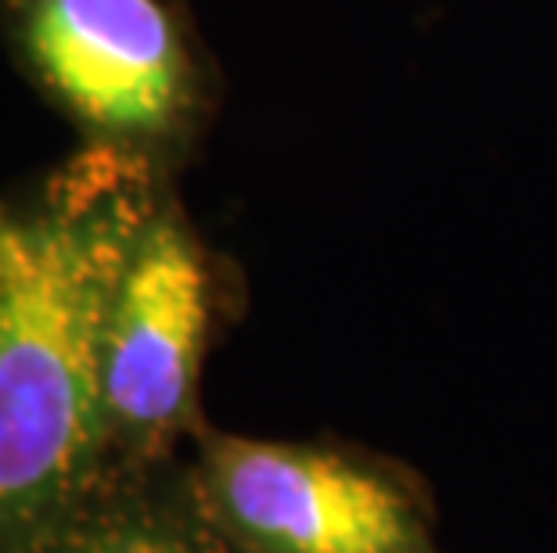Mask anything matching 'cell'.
I'll return each instance as SVG.
<instances>
[{
	"label": "cell",
	"instance_id": "obj_1",
	"mask_svg": "<svg viewBox=\"0 0 557 553\" xmlns=\"http://www.w3.org/2000/svg\"><path fill=\"white\" fill-rule=\"evenodd\" d=\"M148 166L90 148L37 213L0 205V553L58 532L104 431V341L115 291L156 219Z\"/></svg>",
	"mask_w": 557,
	"mask_h": 553
},
{
	"label": "cell",
	"instance_id": "obj_2",
	"mask_svg": "<svg viewBox=\"0 0 557 553\" xmlns=\"http://www.w3.org/2000/svg\"><path fill=\"white\" fill-rule=\"evenodd\" d=\"M26 37L40 76L101 134L159 137L187 112V54L159 0H29Z\"/></svg>",
	"mask_w": 557,
	"mask_h": 553
},
{
	"label": "cell",
	"instance_id": "obj_3",
	"mask_svg": "<svg viewBox=\"0 0 557 553\" xmlns=\"http://www.w3.org/2000/svg\"><path fill=\"white\" fill-rule=\"evenodd\" d=\"M209 327V277L187 230L156 216L115 291L104 399L115 428L162 435L187 414Z\"/></svg>",
	"mask_w": 557,
	"mask_h": 553
},
{
	"label": "cell",
	"instance_id": "obj_4",
	"mask_svg": "<svg viewBox=\"0 0 557 553\" xmlns=\"http://www.w3.org/2000/svg\"><path fill=\"white\" fill-rule=\"evenodd\" d=\"M231 521L270 553H403L410 514L393 486L342 456L223 442L212 456Z\"/></svg>",
	"mask_w": 557,
	"mask_h": 553
},
{
	"label": "cell",
	"instance_id": "obj_5",
	"mask_svg": "<svg viewBox=\"0 0 557 553\" xmlns=\"http://www.w3.org/2000/svg\"><path fill=\"white\" fill-rule=\"evenodd\" d=\"M29 553H195V550L184 546L181 539L148 532V528H120V532L73 539V543H62L54 532V536H47L40 546H33Z\"/></svg>",
	"mask_w": 557,
	"mask_h": 553
}]
</instances>
